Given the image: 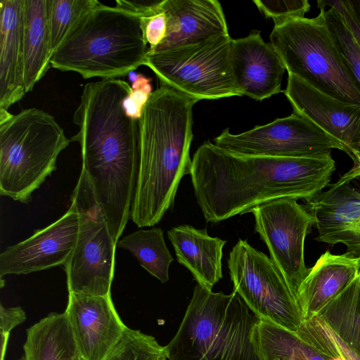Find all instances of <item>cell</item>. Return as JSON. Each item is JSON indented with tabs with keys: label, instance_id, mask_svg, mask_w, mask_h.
Instances as JSON below:
<instances>
[{
	"label": "cell",
	"instance_id": "obj_16",
	"mask_svg": "<svg viewBox=\"0 0 360 360\" xmlns=\"http://www.w3.org/2000/svg\"><path fill=\"white\" fill-rule=\"evenodd\" d=\"M284 94L294 112L337 140L346 153L360 142V105L331 97L292 75H288Z\"/></svg>",
	"mask_w": 360,
	"mask_h": 360
},
{
	"label": "cell",
	"instance_id": "obj_27",
	"mask_svg": "<svg viewBox=\"0 0 360 360\" xmlns=\"http://www.w3.org/2000/svg\"><path fill=\"white\" fill-rule=\"evenodd\" d=\"M100 3L97 0H50L49 31L52 55L76 24Z\"/></svg>",
	"mask_w": 360,
	"mask_h": 360
},
{
	"label": "cell",
	"instance_id": "obj_28",
	"mask_svg": "<svg viewBox=\"0 0 360 360\" xmlns=\"http://www.w3.org/2000/svg\"><path fill=\"white\" fill-rule=\"evenodd\" d=\"M297 335L319 351L339 360H360L359 356L347 345L318 316L304 320Z\"/></svg>",
	"mask_w": 360,
	"mask_h": 360
},
{
	"label": "cell",
	"instance_id": "obj_3",
	"mask_svg": "<svg viewBox=\"0 0 360 360\" xmlns=\"http://www.w3.org/2000/svg\"><path fill=\"white\" fill-rule=\"evenodd\" d=\"M198 102L161 85L139 119V160L130 219L139 228L159 223L191 174L193 107Z\"/></svg>",
	"mask_w": 360,
	"mask_h": 360
},
{
	"label": "cell",
	"instance_id": "obj_15",
	"mask_svg": "<svg viewBox=\"0 0 360 360\" xmlns=\"http://www.w3.org/2000/svg\"><path fill=\"white\" fill-rule=\"evenodd\" d=\"M305 200L304 207L318 231L317 241L342 243L346 255L360 258V186L351 182L328 185Z\"/></svg>",
	"mask_w": 360,
	"mask_h": 360
},
{
	"label": "cell",
	"instance_id": "obj_11",
	"mask_svg": "<svg viewBox=\"0 0 360 360\" xmlns=\"http://www.w3.org/2000/svg\"><path fill=\"white\" fill-rule=\"evenodd\" d=\"M214 143L231 153L251 156L322 157L342 146L307 118L293 112L247 131L224 129Z\"/></svg>",
	"mask_w": 360,
	"mask_h": 360
},
{
	"label": "cell",
	"instance_id": "obj_8",
	"mask_svg": "<svg viewBox=\"0 0 360 360\" xmlns=\"http://www.w3.org/2000/svg\"><path fill=\"white\" fill-rule=\"evenodd\" d=\"M229 34L167 51L148 53L144 65L161 85L197 101L241 96L232 75Z\"/></svg>",
	"mask_w": 360,
	"mask_h": 360
},
{
	"label": "cell",
	"instance_id": "obj_31",
	"mask_svg": "<svg viewBox=\"0 0 360 360\" xmlns=\"http://www.w3.org/2000/svg\"><path fill=\"white\" fill-rule=\"evenodd\" d=\"M257 8L268 18H271L274 26L288 20L303 18L310 9L307 0H253Z\"/></svg>",
	"mask_w": 360,
	"mask_h": 360
},
{
	"label": "cell",
	"instance_id": "obj_41",
	"mask_svg": "<svg viewBox=\"0 0 360 360\" xmlns=\"http://www.w3.org/2000/svg\"><path fill=\"white\" fill-rule=\"evenodd\" d=\"M74 360H83L82 357L79 356V354L77 355Z\"/></svg>",
	"mask_w": 360,
	"mask_h": 360
},
{
	"label": "cell",
	"instance_id": "obj_32",
	"mask_svg": "<svg viewBox=\"0 0 360 360\" xmlns=\"http://www.w3.org/2000/svg\"><path fill=\"white\" fill-rule=\"evenodd\" d=\"M318 8L326 6L335 9L360 47V0H320Z\"/></svg>",
	"mask_w": 360,
	"mask_h": 360
},
{
	"label": "cell",
	"instance_id": "obj_42",
	"mask_svg": "<svg viewBox=\"0 0 360 360\" xmlns=\"http://www.w3.org/2000/svg\"><path fill=\"white\" fill-rule=\"evenodd\" d=\"M359 276H360V271H359Z\"/></svg>",
	"mask_w": 360,
	"mask_h": 360
},
{
	"label": "cell",
	"instance_id": "obj_19",
	"mask_svg": "<svg viewBox=\"0 0 360 360\" xmlns=\"http://www.w3.org/2000/svg\"><path fill=\"white\" fill-rule=\"evenodd\" d=\"M25 0L0 1V108L26 94L23 73Z\"/></svg>",
	"mask_w": 360,
	"mask_h": 360
},
{
	"label": "cell",
	"instance_id": "obj_22",
	"mask_svg": "<svg viewBox=\"0 0 360 360\" xmlns=\"http://www.w3.org/2000/svg\"><path fill=\"white\" fill-rule=\"evenodd\" d=\"M50 0H25L23 73L26 93L51 68Z\"/></svg>",
	"mask_w": 360,
	"mask_h": 360
},
{
	"label": "cell",
	"instance_id": "obj_9",
	"mask_svg": "<svg viewBox=\"0 0 360 360\" xmlns=\"http://www.w3.org/2000/svg\"><path fill=\"white\" fill-rule=\"evenodd\" d=\"M71 202L79 212V226L75 248L63 265L68 292L90 296L111 295L116 243L91 182L82 169Z\"/></svg>",
	"mask_w": 360,
	"mask_h": 360
},
{
	"label": "cell",
	"instance_id": "obj_7",
	"mask_svg": "<svg viewBox=\"0 0 360 360\" xmlns=\"http://www.w3.org/2000/svg\"><path fill=\"white\" fill-rule=\"evenodd\" d=\"M270 41L288 75L331 97L360 105V93L321 11L312 18H292L275 25Z\"/></svg>",
	"mask_w": 360,
	"mask_h": 360
},
{
	"label": "cell",
	"instance_id": "obj_6",
	"mask_svg": "<svg viewBox=\"0 0 360 360\" xmlns=\"http://www.w3.org/2000/svg\"><path fill=\"white\" fill-rule=\"evenodd\" d=\"M70 141L54 117L42 110L13 115L0 108L1 195L29 202Z\"/></svg>",
	"mask_w": 360,
	"mask_h": 360
},
{
	"label": "cell",
	"instance_id": "obj_5",
	"mask_svg": "<svg viewBox=\"0 0 360 360\" xmlns=\"http://www.w3.org/2000/svg\"><path fill=\"white\" fill-rule=\"evenodd\" d=\"M259 321L233 290L214 292L197 283L174 338L168 360H262L252 341Z\"/></svg>",
	"mask_w": 360,
	"mask_h": 360
},
{
	"label": "cell",
	"instance_id": "obj_25",
	"mask_svg": "<svg viewBox=\"0 0 360 360\" xmlns=\"http://www.w3.org/2000/svg\"><path fill=\"white\" fill-rule=\"evenodd\" d=\"M316 316L360 356V276Z\"/></svg>",
	"mask_w": 360,
	"mask_h": 360
},
{
	"label": "cell",
	"instance_id": "obj_26",
	"mask_svg": "<svg viewBox=\"0 0 360 360\" xmlns=\"http://www.w3.org/2000/svg\"><path fill=\"white\" fill-rule=\"evenodd\" d=\"M116 247L130 252L140 265L161 283L169 281V268L174 259L161 228L137 230L119 240Z\"/></svg>",
	"mask_w": 360,
	"mask_h": 360
},
{
	"label": "cell",
	"instance_id": "obj_29",
	"mask_svg": "<svg viewBox=\"0 0 360 360\" xmlns=\"http://www.w3.org/2000/svg\"><path fill=\"white\" fill-rule=\"evenodd\" d=\"M319 9L348 74L360 93V47L335 9L333 8L328 10Z\"/></svg>",
	"mask_w": 360,
	"mask_h": 360
},
{
	"label": "cell",
	"instance_id": "obj_18",
	"mask_svg": "<svg viewBox=\"0 0 360 360\" xmlns=\"http://www.w3.org/2000/svg\"><path fill=\"white\" fill-rule=\"evenodd\" d=\"M161 8L167 18L166 35L148 53L167 51L229 34L222 7L217 0H164Z\"/></svg>",
	"mask_w": 360,
	"mask_h": 360
},
{
	"label": "cell",
	"instance_id": "obj_2",
	"mask_svg": "<svg viewBox=\"0 0 360 360\" xmlns=\"http://www.w3.org/2000/svg\"><path fill=\"white\" fill-rule=\"evenodd\" d=\"M128 82L104 79L86 84L73 122L71 137L81 148L86 172L110 232L117 243L130 218L139 160V120L128 117L122 102Z\"/></svg>",
	"mask_w": 360,
	"mask_h": 360
},
{
	"label": "cell",
	"instance_id": "obj_23",
	"mask_svg": "<svg viewBox=\"0 0 360 360\" xmlns=\"http://www.w3.org/2000/svg\"><path fill=\"white\" fill-rule=\"evenodd\" d=\"M78 354L67 314L53 312L27 330L20 360H74Z\"/></svg>",
	"mask_w": 360,
	"mask_h": 360
},
{
	"label": "cell",
	"instance_id": "obj_38",
	"mask_svg": "<svg viewBox=\"0 0 360 360\" xmlns=\"http://www.w3.org/2000/svg\"><path fill=\"white\" fill-rule=\"evenodd\" d=\"M151 79L147 78L141 74H138L137 79L131 84L132 90H139L150 95L152 91V86L150 84Z\"/></svg>",
	"mask_w": 360,
	"mask_h": 360
},
{
	"label": "cell",
	"instance_id": "obj_37",
	"mask_svg": "<svg viewBox=\"0 0 360 360\" xmlns=\"http://www.w3.org/2000/svg\"><path fill=\"white\" fill-rule=\"evenodd\" d=\"M122 106L125 114L128 117L136 120L141 118L143 107L130 97L129 94L124 99Z\"/></svg>",
	"mask_w": 360,
	"mask_h": 360
},
{
	"label": "cell",
	"instance_id": "obj_24",
	"mask_svg": "<svg viewBox=\"0 0 360 360\" xmlns=\"http://www.w3.org/2000/svg\"><path fill=\"white\" fill-rule=\"evenodd\" d=\"M252 341L262 360H339L316 349L296 333L259 319Z\"/></svg>",
	"mask_w": 360,
	"mask_h": 360
},
{
	"label": "cell",
	"instance_id": "obj_4",
	"mask_svg": "<svg viewBox=\"0 0 360 360\" xmlns=\"http://www.w3.org/2000/svg\"><path fill=\"white\" fill-rule=\"evenodd\" d=\"M148 49L140 17L100 3L54 51L51 67L84 79H114L144 65Z\"/></svg>",
	"mask_w": 360,
	"mask_h": 360
},
{
	"label": "cell",
	"instance_id": "obj_10",
	"mask_svg": "<svg viewBox=\"0 0 360 360\" xmlns=\"http://www.w3.org/2000/svg\"><path fill=\"white\" fill-rule=\"evenodd\" d=\"M228 268L233 290L259 319L297 332L303 321L301 309L270 257L239 239L229 253Z\"/></svg>",
	"mask_w": 360,
	"mask_h": 360
},
{
	"label": "cell",
	"instance_id": "obj_12",
	"mask_svg": "<svg viewBox=\"0 0 360 360\" xmlns=\"http://www.w3.org/2000/svg\"><path fill=\"white\" fill-rule=\"evenodd\" d=\"M297 200L276 199L250 211L255 217V231L295 296L309 271L304 262V240L314 224L310 213Z\"/></svg>",
	"mask_w": 360,
	"mask_h": 360
},
{
	"label": "cell",
	"instance_id": "obj_40",
	"mask_svg": "<svg viewBox=\"0 0 360 360\" xmlns=\"http://www.w3.org/2000/svg\"><path fill=\"white\" fill-rule=\"evenodd\" d=\"M128 76L129 77V79L133 83L137 79L138 74H136L134 71H132V72L129 73Z\"/></svg>",
	"mask_w": 360,
	"mask_h": 360
},
{
	"label": "cell",
	"instance_id": "obj_21",
	"mask_svg": "<svg viewBox=\"0 0 360 360\" xmlns=\"http://www.w3.org/2000/svg\"><path fill=\"white\" fill-rule=\"evenodd\" d=\"M178 262L192 274L197 283L212 290L223 277L221 259L226 240L211 237L207 229L188 224L167 231Z\"/></svg>",
	"mask_w": 360,
	"mask_h": 360
},
{
	"label": "cell",
	"instance_id": "obj_14",
	"mask_svg": "<svg viewBox=\"0 0 360 360\" xmlns=\"http://www.w3.org/2000/svg\"><path fill=\"white\" fill-rule=\"evenodd\" d=\"M65 311L83 360H104L127 328L116 311L111 295L69 292Z\"/></svg>",
	"mask_w": 360,
	"mask_h": 360
},
{
	"label": "cell",
	"instance_id": "obj_34",
	"mask_svg": "<svg viewBox=\"0 0 360 360\" xmlns=\"http://www.w3.org/2000/svg\"><path fill=\"white\" fill-rule=\"evenodd\" d=\"M164 0H116V7L141 18L150 15L158 10Z\"/></svg>",
	"mask_w": 360,
	"mask_h": 360
},
{
	"label": "cell",
	"instance_id": "obj_35",
	"mask_svg": "<svg viewBox=\"0 0 360 360\" xmlns=\"http://www.w3.org/2000/svg\"><path fill=\"white\" fill-rule=\"evenodd\" d=\"M26 319V314L20 307H0L1 333L10 334L12 329L23 323Z\"/></svg>",
	"mask_w": 360,
	"mask_h": 360
},
{
	"label": "cell",
	"instance_id": "obj_13",
	"mask_svg": "<svg viewBox=\"0 0 360 360\" xmlns=\"http://www.w3.org/2000/svg\"><path fill=\"white\" fill-rule=\"evenodd\" d=\"M79 226V214L71 202L69 210L58 220L1 252L0 278L64 265L75 248Z\"/></svg>",
	"mask_w": 360,
	"mask_h": 360
},
{
	"label": "cell",
	"instance_id": "obj_33",
	"mask_svg": "<svg viewBox=\"0 0 360 360\" xmlns=\"http://www.w3.org/2000/svg\"><path fill=\"white\" fill-rule=\"evenodd\" d=\"M163 3V2H162ZM144 40L148 51L154 49L164 39L167 32V18L161 6L153 14L141 18Z\"/></svg>",
	"mask_w": 360,
	"mask_h": 360
},
{
	"label": "cell",
	"instance_id": "obj_39",
	"mask_svg": "<svg viewBox=\"0 0 360 360\" xmlns=\"http://www.w3.org/2000/svg\"><path fill=\"white\" fill-rule=\"evenodd\" d=\"M9 335H10V334H8V333H1V359H0V360L5 359Z\"/></svg>",
	"mask_w": 360,
	"mask_h": 360
},
{
	"label": "cell",
	"instance_id": "obj_1",
	"mask_svg": "<svg viewBox=\"0 0 360 360\" xmlns=\"http://www.w3.org/2000/svg\"><path fill=\"white\" fill-rule=\"evenodd\" d=\"M335 169L331 155H242L207 141L193 157L190 175L206 221L217 223L276 199L313 197L329 185Z\"/></svg>",
	"mask_w": 360,
	"mask_h": 360
},
{
	"label": "cell",
	"instance_id": "obj_30",
	"mask_svg": "<svg viewBox=\"0 0 360 360\" xmlns=\"http://www.w3.org/2000/svg\"><path fill=\"white\" fill-rule=\"evenodd\" d=\"M104 360H167L165 346L139 330L127 328Z\"/></svg>",
	"mask_w": 360,
	"mask_h": 360
},
{
	"label": "cell",
	"instance_id": "obj_36",
	"mask_svg": "<svg viewBox=\"0 0 360 360\" xmlns=\"http://www.w3.org/2000/svg\"><path fill=\"white\" fill-rule=\"evenodd\" d=\"M348 155L353 160V167L336 181L338 183L351 182L360 176V142L350 148Z\"/></svg>",
	"mask_w": 360,
	"mask_h": 360
},
{
	"label": "cell",
	"instance_id": "obj_17",
	"mask_svg": "<svg viewBox=\"0 0 360 360\" xmlns=\"http://www.w3.org/2000/svg\"><path fill=\"white\" fill-rule=\"evenodd\" d=\"M231 65L235 85L241 96L262 101L282 92L285 67L259 31L252 30L245 37L233 39Z\"/></svg>",
	"mask_w": 360,
	"mask_h": 360
},
{
	"label": "cell",
	"instance_id": "obj_20",
	"mask_svg": "<svg viewBox=\"0 0 360 360\" xmlns=\"http://www.w3.org/2000/svg\"><path fill=\"white\" fill-rule=\"evenodd\" d=\"M360 258L322 254L309 269L296 294L303 321L316 316L359 276Z\"/></svg>",
	"mask_w": 360,
	"mask_h": 360
}]
</instances>
